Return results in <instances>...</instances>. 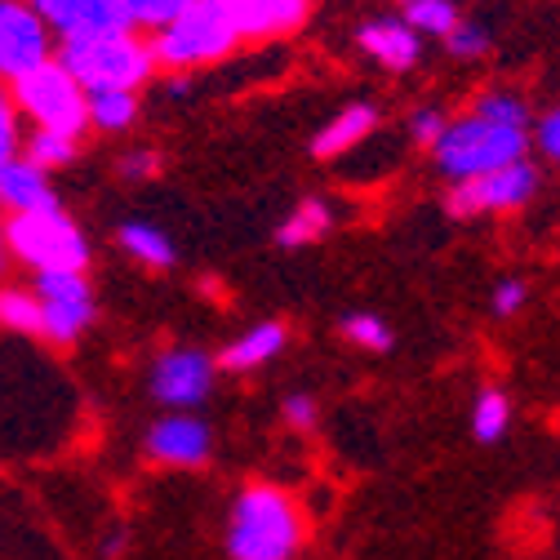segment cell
Returning <instances> with one entry per match:
<instances>
[{
  "label": "cell",
  "instance_id": "cell-34",
  "mask_svg": "<svg viewBox=\"0 0 560 560\" xmlns=\"http://www.w3.org/2000/svg\"><path fill=\"white\" fill-rule=\"evenodd\" d=\"M10 267V245H5V214H0V276Z\"/></svg>",
  "mask_w": 560,
  "mask_h": 560
},
{
  "label": "cell",
  "instance_id": "cell-2",
  "mask_svg": "<svg viewBox=\"0 0 560 560\" xmlns=\"http://www.w3.org/2000/svg\"><path fill=\"white\" fill-rule=\"evenodd\" d=\"M54 58L81 81V90H133L138 94L156 77L152 40L133 27L67 36L54 49Z\"/></svg>",
  "mask_w": 560,
  "mask_h": 560
},
{
  "label": "cell",
  "instance_id": "cell-16",
  "mask_svg": "<svg viewBox=\"0 0 560 560\" xmlns=\"http://www.w3.org/2000/svg\"><path fill=\"white\" fill-rule=\"evenodd\" d=\"M374 129H378V107H370V103H352V107H342V112L312 138V156H316V161L347 156L352 148H361Z\"/></svg>",
  "mask_w": 560,
  "mask_h": 560
},
{
  "label": "cell",
  "instance_id": "cell-6",
  "mask_svg": "<svg viewBox=\"0 0 560 560\" xmlns=\"http://www.w3.org/2000/svg\"><path fill=\"white\" fill-rule=\"evenodd\" d=\"M10 94H14L19 116H27L36 129H54L67 138H81L90 129L85 125V90L58 58H49V62L32 67L27 77H19L10 85Z\"/></svg>",
  "mask_w": 560,
  "mask_h": 560
},
{
  "label": "cell",
  "instance_id": "cell-12",
  "mask_svg": "<svg viewBox=\"0 0 560 560\" xmlns=\"http://www.w3.org/2000/svg\"><path fill=\"white\" fill-rule=\"evenodd\" d=\"M32 10L45 19L54 40L81 36V32H116L129 27L120 0H32Z\"/></svg>",
  "mask_w": 560,
  "mask_h": 560
},
{
  "label": "cell",
  "instance_id": "cell-1",
  "mask_svg": "<svg viewBox=\"0 0 560 560\" xmlns=\"http://www.w3.org/2000/svg\"><path fill=\"white\" fill-rule=\"evenodd\" d=\"M529 148V107L521 94L489 90L471 103L467 116L450 120L445 133L436 138V165L454 183L494 174L512 161H525Z\"/></svg>",
  "mask_w": 560,
  "mask_h": 560
},
{
  "label": "cell",
  "instance_id": "cell-33",
  "mask_svg": "<svg viewBox=\"0 0 560 560\" xmlns=\"http://www.w3.org/2000/svg\"><path fill=\"white\" fill-rule=\"evenodd\" d=\"M280 409H285V418L294 428H312L316 423V400L312 396H285V405H280Z\"/></svg>",
  "mask_w": 560,
  "mask_h": 560
},
{
  "label": "cell",
  "instance_id": "cell-22",
  "mask_svg": "<svg viewBox=\"0 0 560 560\" xmlns=\"http://www.w3.org/2000/svg\"><path fill=\"white\" fill-rule=\"evenodd\" d=\"M0 329L40 334V303L27 285H0Z\"/></svg>",
  "mask_w": 560,
  "mask_h": 560
},
{
  "label": "cell",
  "instance_id": "cell-20",
  "mask_svg": "<svg viewBox=\"0 0 560 560\" xmlns=\"http://www.w3.org/2000/svg\"><path fill=\"white\" fill-rule=\"evenodd\" d=\"M400 10H405L400 14L405 27H413L418 36H436V40H445L454 32V23L463 19L458 0H405Z\"/></svg>",
  "mask_w": 560,
  "mask_h": 560
},
{
  "label": "cell",
  "instance_id": "cell-3",
  "mask_svg": "<svg viewBox=\"0 0 560 560\" xmlns=\"http://www.w3.org/2000/svg\"><path fill=\"white\" fill-rule=\"evenodd\" d=\"M299 542H303V521L285 489L249 485L232 503V521H228L232 560H294Z\"/></svg>",
  "mask_w": 560,
  "mask_h": 560
},
{
  "label": "cell",
  "instance_id": "cell-14",
  "mask_svg": "<svg viewBox=\"0 0 560 560\" xmlns=\"http://www.w3.org/2000/svg\"><path fill=\"white\" fill-rule=\"evenodd\" d=\"M357 45L387 72H409V67L423 58V36L413 27H405L400 19H365L357 32Z\"/></svg>",
  "mask_w": 560,
  "mask_h": 560
},
{
  "label": "cell",
  "instance_id": "cell-26",
  "mask_svg": "<svg viewBox=\"0 0 560 560\" xmlns=\"http://www.w3.org/2000/svg\"><path fill=\"white\" fill-rule=\"evenodd\" d=\"M445 49H450L454 58H463V62H480L489 49H494V36H489V27H480V23H471V19H458L454 32L445 36Z\"/></svg>",
  "mask_w": 560,
  "mask_h": 560
},
{
  "label": "cell",
  "instance_id": "cell-8",
  "mask_svg": "<svg viewBox=\"0 0 560 560\" xmlns=\"http://www.w3.org/2000/svg\"><path fill=\"white\" fill-rule=\"evenodd\" d=\"M538 191V170L529 161H512L494 174L463 178L450 187L445 209L454 219H476V214H499V209H521Z\"/></svg>",
  "mask_w": 560,
  "mask_h": 560
},
{
  "label": "cell",
  "instance_id": "cell-7",
  "mask_svg": "<svg viewBox=\"0 0 560 560\" xmlns=\"http://www.w3.org/2000/svg\"><path fill=\"white\" fill-rule=\"evenodd\" d=\"M32 294L40 303V334L54 347L81 342V334L98 316V303H94V290H90L85 271H36Z\"/></svg>",
  "mask_w": 560,
  "mask_h": 560
},
{
  "label": "cell",
  "instance_id": "cell-5",
  "mask_svg": "<svg viewBox=\"0 0 560 560\" xmlns=\"http://www.w3.org/2000/svg\"><path fill=\"white\" fill-rule=\"evenodd\" d=\"M5 245H10V258H19L32 271H85L90 267V241L62 205L32 209V214H10Z\"/></svg>",
  "mask_w": 560,
  "mask_h": 560
},
{
  "label": "cell",
  "instance_id": "cell-32",
  "mask_svg": "<svg viewBox=\"0 0 560 560\" xmlns=\"http://www.w3.org/2000/svg\"><path fill=\"white\" fill-rule=\"evenodd\" d=\"M521 303H525V285H521V280H503V285L494 290V312L499 316L521 312Z\"/></svg>",
  "mask_w": 560,
  "mask_h": 560
},
{
  "label": "cell",
  "instance_id": "cell-4",
  "mask_svg": "<svg viewBox=\"0 0 560 560\" xmlns=\"http://www.w3.org/2000/svg\"><path fill=\"white\" fill-rule=\"evenodd\" d=\"M236 45H241V32L228 0H191L174 23L152 32V58L165 72H196V67L223 62Z\"/></svg>",
  "mask_w": 560,
  "mask_h": 560
},
{
  "label": "cell",
  "instance_id": "cell-21",
  "mask_svg": "<svg viewBox=\"0 0 560 560\" xmlns=\"http://www.w3.org/2000/svg\"><path fill=\"white\" fill-rule=\"evenodd\" d=\"M329 232V205L325 200H303L294 214L280 223V232H276V245H285V249H299V245H312V241H320Z\"/></svg>",
  "mask_w": 560,
  "mask_h": 560
},
{
  "label": "cell",
  "instance_id": "cell-35",
  "mask_svg": "<svg viewBox=\"0 0 560 560\" xmlns=\"http://www.w3.org/2000/svg\"><path fill=\"white\" fill-rule=\"evenodd\" d=\"M400 5H405V0H400Z\"/></svg>",
  "mask_w": 560,
  "mask_h": 560
},
{
  "label": "cell",
  "instance_id": "cell-18",
  "mask_svg": "<svg viewBox=\"0 0 560 560\" xmlns=\"http://www.w3.org/2000/svg\"><path fill=\"white\" fill-rule=\"evenodd\" d=\"M138 120L133 90H85V125L98 133H125Z\"/></svg>",
  "mask_w": 560,
  "mask_h": 560
},
{
  "label": "cell",
  "instance_id": "cell-25",
  "mask_svg": "<svg viewBox=\"0 0 560 560\" xmlns=\"http://www.w3.org/2000/svg\"><path fill=\"white\" fill-rule=\"evenodd\" d=\"M125 5V19L133 32H161L165 23H174L191 0H120Z\"/></svg>",
  "mask_w": 560,
  "mask_h": 560
},
{
  "label": "cell",
  "instance_id": "cell-28",
  "mask_svg": "<svg viewBox=\"0 0 560 560\" xmlns=\"http://www.w3.org/2000/svg\"><path fill=\"white\" fill-rule=\"evenodd\" d=\"M19 107H14V94L0 85V165L14 161L23 152V129H19Z\"/></svg>",
  "mask_w": 560,
  "mask_h": 560
},
{
  "label": "cell",
  "instance_id": "cell-13",
  "mask_svg": "<svg viewBox=\"0 0 560 560\" xmlns=\"http://www.w3.org/2000/svg\"><path fill=\"white\" fill-rule=\"evenodd\" d=\"M228 10L236 19L241 45H245V40L294 36L312 14V0H228Z\"/></svg>",
  "mask_w": 560,
  "mask_h": 560
},
{
  "label": "cell",
  "instance_id": "cell-10",
  "mask_svg": "<svg viewBox=\"0 0 560 560\" xmlns=\"http://www.w3.org/2000/svg\"><path fill=\"white\" fill-rule=\"evenodd\" d=\"M209 387H214V361L200 347H174L152 365V396L165 409H191L209 396Z\"/></svg>",
  "mask_w": 560,
  "mask_h": 560
},
{
  "label": "cell",
  "instance_id": "cell-11",
  "mask_svg": "<svg viewBox=\"0 0 560 560\" xmlns=\"http://www.w3.org/2000/svg\"><path fill=\"white\" fill-rule=\"evenodd\" d=\"M209 450H214V436H209V428L191 413L156 418L148 432V458L170 463V467H205Z\"/></svg>",
  "mask_w": 560,
  "mask_h": 560
},
{
  "label": "cell",
  "instance_id": "cell-17",
  "mask_svg": "<svg viewBox=\"0 0 560 560\" xmlns=\"http://www.w3.org/2000/svg\"><path fill=\"white\" fill-rule=\"evenodd\" d=\"M280 347H285V325L280 320H267V325H254L249 334H241L228 352L219 357V365L223 370H232V374H249V370H258V365H267Z\"/></svg>",
  "mask_w": 560,
  "mask_h": 560
},
{
  "label": "cell",
  "instance_id": "cell-15",
  "mask_svg": "<svg viewBox=\"0 0 560 560\" xmlns=\"http://www.w3.org/2000/svg\"><path fill=\"white\" fill-rule=\"evenodd\" d=\"M49 205H58L54 183L23 152L0 165V214L10 219V214H32V209H49Z\"/></svg>",
  "mask_w": 560,
  "mask_h": 560
},
{
  "label": "cell",
  "instance_id": "cell-30",
  "mask_svg": "<svg viewBox=\"0 0 560 560\" xmlns=\"http://www.w3.org/2000/svg\"><path fill=\"white\" fill-rule=\"evenodd\" d=\"M156 170H161V152H152V148H133V152L120 156V178L125 183H148V178H156Z\"/></svg>",
  "mask_w": 560,
  "mask_h": 560
},
{
  "label": "cell",
  "instance_id": "cell-31",
  "mask_svg": "<svg viewBox=\"0 0 560 560\" xmlns=\"http://www.w3.org/2000/svg\"><path fill=\"white\" fill-rule=\"evenodd\" d=\"M534 143H538V152H542L551 165H560V107L542 112V120H538V129H534Z\"/></svg>",
  "mask_w": 560,
  "mask_h": 560
},
{
  "label": "cell",
  "instance_id": "cell-29",
  "mask_svg": "<svg viewBox=\"0 0 560 560\" xmlns=\"http://www.w3.org/2000/svg\"><path fill=\"white\" fill-rule=\"evenodd\" d=\"M445 125H450V116L441 107H418L409 116V138L413 143H423V148H436V138L445 133Z\"/></svg>",
  "mask_w": 560,
  "mask_h": 560
},
{
  "label": "cell",
  "instance_id": "cell-23",
  "mask_svg": "<svg viewBox=\"0 0 560 560\" xmlns=\"http://www.w3.org/2000/svg\"><path fill=\"white\" fill-rule=\"evenodd\" d=\"M77 143H81V138H67V133H54V129H36L32 138H27V161L36 165V170H67V165H72L77 161Z\"/></svg>",
  "mask_w": 560,
  "mask_h": 560
},
{
  "label": "cell",
  "instance_id": "cell-9",
  "mask_svg": "<svg viewBox=\"0 0 560 560\" xmlns=\"http://www.w3.org/2000/svg\"><path fill=\"white\" fill-rule=\"evenodd\" d=\"M49 58L54 32L32 10V0H0V85H14Z\"/></svg>",
  "mask_w": 560,
  "mask_h": 560
},
{
  "label": "cell",
  "instance_id": "cell-27",
  "mask_svg": "<svg viewBox=\"0 0 560 560\" xmlns=\"http://www.w3.org/2000/svg\"><path fill=\"white\" fill-rule=\"evenodd\" d=\"M342 334L352 338L357 347H370V352H387V347H392V329H387L378 316H370V312L347 316V320H342Z\"/></svg>",
  "mask_w": 560,
  "mask_h": 560
},
{
  "label": "cell",
  "instance_id": "cell-19",
  "mask_svg": "<svg viewBox=\"0 0 560 560\" xmlns=\"http://www.w3.org/2000/svg\"><path fill=\"white\" fill-rule=\"evenodd\" d=\"M120 249H125L133 262H143L148 271H165V267H174V258H178L174 241H170L161 228H152V223H125V228H120Z\"/></svg>",
  "mask_w": 560,
  "mask_h": 560
},
{
  "label": "cell",
  "instance_id": "cell-24",
  "mask_svg": "<svg viewBox=\"0 0 560 560\" xmlns=\"http://www.w3.org/2000/svg\"><path fill=\"white\" fill-rule=\"evenodd\" d=\"M508 418H512V405L499 387H485L476 396V409H471V432L476 441H499L508 432Z\"/></svg>",
  "mask_w": 560,
  "mask_h": 560
}]
</instances>
